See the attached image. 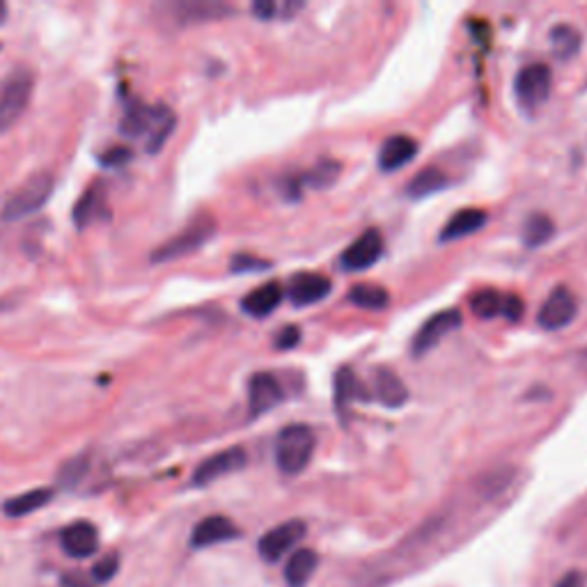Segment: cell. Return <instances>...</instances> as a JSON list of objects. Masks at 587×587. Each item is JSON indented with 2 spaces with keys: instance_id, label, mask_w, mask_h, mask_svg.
I'll return each mask as SVG.
<instances>
[{
  "instance_id": "6da1fadb",
  "label": "cell",
  "mask_w": 587,
  "mask_h": 587,
  "mask_svg": "<svg viewBox=\"0 0 587 587\" xmlns=\"http://www.w3.org/2000/svg\"><path fill=\"white\" fill-rule=\"evenodd\" d=\"M53 186H56V179H53L49 170H39L35 175H30L26 182L5 200L0 218H3L5 223H14L33 216L35 211H39L46 202H49Z\"/></svg>"
},
{
  "instance_id": "7a4b0ae2",
  "label": "cell",
  "mask_w": 587,
  "mask_h": 587,
  "mask_svg": "<svg viewBox=\"0 0 587 587\" xmlns=\"http://www.w3.org/2000/svg\"><path fill=\"white\" fill-rule=\"evenodd\" d=\"M35 74L28 67L12 69L0 85V133L17 124L33 99Z\"/></svg>"
},
{
  "instance_id": "3957f363",
  "label": "cell",
  "mask_w": 587,
  "mask_h": 587,
  "mask_svg": "<svg viewBox=\"0 0 587 587\" xmlns=\"http://www.w3.org/2000/svg\"><path fill=\"white\" fill-rule=\"evenodd\" d=\"M315 432L305 425H289L276 438V464L285 475H299L315 455Z\"/></svg>"
},
{
  "instance_id": "277c9868",
  "label": "cell",
  "mask_w": 587,
  "mask_h": 587,
  "mask_svg": "<svg viewBox=\"0 0 587 587\" xmlns=\"http://www.w3.org/2000/svg\"><path fill=\"white\" fill-rule=\"evenodd\" d=\"M216 234V221L211 216H198L186 225V230H182L175 237L168 239L166 244L159 246L152 253V262L161 264V262H172L179 260V257L191 255L195 250L202 248L207 241Z\"/></svg>"
},
{
  "instance_id": "5b68a950",
  "label": "cell",
  "mask_w": 587,
  "mask_h": 587,
  "mask_svg": "<svg viewBox=\"0 0 587 587\" xmlns=\"http://www.w3.org/2000/svg\"><path fill=\"white\" fill-rule=\"evenodd\" d=\"M551 85H553L551 69L542 65V62H532V65L523 67L521 72L516 74L514 95L526 111H535V108H539L546 99H549Z\"/></svg>"
},
{
  "instance_id": "8992f818",
  "label": "cell",
  "mask_w": 587,
  "mask_h": 587,
  "mask_svg": "<svg viewBox=\"0 0 587 587\" xmlns=\"http://www.w3.org/2000/svg\"><path fill=\"white\" fill-rule=\"evenodd\" d=\"M305 530H308V526H305V521L301 519L285 521L280 523V526L271 528L266 535H262L260 544H257V551H260L262 560L264 562L283 560L285 553L292 551L294 546L305 537Z\"/></svg>"
},
{
  "instance_id": "52a82bcc",
  "label": "cell",
  "mask_w": 587,
  "mask_h": 587,
  "mask_svg": "<svg viewBox=\"0 0 587 587\" xmlns=\"http://www.w3.org/2000/svg\"><path fill=\"white\" fill-rule=\"evenodd\" d=\"M578 315V301L569 287H555L539 308L537 322L546 331H560L569 326Z\"/></svg>"
},
{
  "instance_id": "ba28073f",
  "label": "cell",
  "mask_w": 587,
  "mask_h": 587,
  "mask_svg": "<svg viewBox=\"0 0 587 587\" xmlns=\"http://www.w3.org/2000/svg\"><path fill=\"white\" fill-rule=\"evenodd\" d=\"M285 390L271 372H255L248 381V411L250 418H260L264 413L283 402Z\"/></svg>"
},
{
  "instance_id": "9c48e42d",
  "label": "cell",
  "mask_w": 587,
  "mask_h": 587,
  "mask_svg": "<svg viewBox=\"0 0 587 587\" xmlns=\"http://www.w3.org/2000/svg\"><path fill=\"white\" fill-rule=\"evenodd\" d=\"M246 450L244 448H228L223 452H216V455H211L209 459L202 461V464L195 468L193 473V484L195 487H207V484L221 480V477L230 475V473H237L241 468L246 466Z\"/></svg>"
},
{
  "instance_id": "30bf717a",
  "label": "cell",
  "mask_w": 587,
  "mask_h": 587,
  "mask_svg": "<svg viewBox=\"0 0 587 587\" xmlns=\"http://www.w3.org/2000/svg\"><path fill=\"white\" fill-rule=\"evenodd\" d=\"M383 255V237L377 228L365 230L360 237L340 255L344 271H365L377 264Z\"/></svg>"
},
{
  "instance_id": "8fae6325",
  "label": "cell",
  "mask_w": 587,
  "mask_h": 587,
  "mask_svg": "<svg viewBox=\"0 0 587 587\" xmlns=\"http://www.w3.org/2000/svg\"><path fill=\"white\" fill-rule=\"evenodd\" d=\"M464 322L459 310H441L436 312L432 319H427L422 328L418 331L416 338H413V354L425 356L427 351H432L438 342H441L445 335L457 331V328Z\"/></svg>"
},
{
  "instance_id": "7c38bea8",
  "label": "cell",
  "mask_w": 587,
  "mask_h": 587,
  "mask_svg": "<svg viewBox=\"0 0 587 587\" xmlns=\"http://www.w3.org/2000/svg\"><path fill=\"white\" fill-rule=\"evenodd\" d=\"M60 546L69 558L83 560L99 549V530L90 521H76L60 532Z\"/></svg>"
},
{
  "instance_id": "4fadbf2b",
  "label": "cell",
  "mask_w": 587,
  "mask_h": 587,
  "mask_svg": "<svg viewBox=\"0 0 587 587\" xmlns=\"http://www.w3.org/2000/svg\"><path fill=\"white\" fill-rule=\"evenodd\" d=\"M108 216V193L106 184L101 179H95L88 189L78 198L76 207L72 211V221L78 230H85L88 225L97 223L99 218Z\"/></svg>"
},
{
  "instance_id": "5bb4252c",
  "label": "cell",
  "mask_w": 587,
  "mask_h": 587,
  "mask_svg": "<svg viewBox=\"0 0 587 587\" xmlns=\"http://www.w3.org/2000/svg\"><path fill=\"white\" fill-rule=\"evenodd\" d=\"M331 289V278L322 276V273H296V276L289 280L285 294L296 308H303V305L324 301L326 296L331 294Z\"/></svg>"
},
{
  "instance_id": "9a60e30c",
  "label": "cell",
  "mask_w": 587,
  "mask_h": 587,
  "mask_svg": "<svg viewBox=\"0 0 587 587\" xmlns=\"http://www.w3.org/2000/svg\"><path fill=\"white\" fill-rule=\"evenodd\" d=\"M239 535L241 532L237 526H234L232 519L221 514H214V516H207V519H202L198 526L193 528L191 546L193 549H209V546L237 539Z\"/></svg>"
},
{
  "instance_id": "2e32d148",
  "label": "cell",
  "mask_w": 587,
  "mask_h": 587,
  "mask_svg": "<svg viewBox=\"0 0 587 587\" xmlns=\"http://www.w3.org/2000/svg\"><path fill=\"white\" fill-rule=\"evenodd\" d=\"M283 299H285L283 285L276 283V280H271V283L255 287L253 292L244 296V301H241V310H244L248 317L264 319L269 317L280 303H283Z\"/></svg>"
},
{
  "instance_id": "e0dca14e",
  "label": "cell",
  "mask_w": 587,
  "mask_h": 587,
  "mask_svg": "<svg viewBox=\"0 0 587 587\" xmlns=\"http://www.w3.org/2000/svg\"><path fill=\"white\" fill-rule=\"evenodd\" d=\"M418 156V143L411 136H404V133H397V136H390L386 143L381 145L379 150V168L383 172H395L404 168L406 163L413 161Z\"/></svg>"
},
{
  "instance_id": "ac0fdd59",
  "label": "cell",
  "mask_w": 587,
  "mask_h": 587,
  "mask_svg": "<svg viewBox=\"0 0 587 587\" xmlns=\"http://www.w3.org/2000/svg\"><path fill=\"white\" fill-rule=\"evenodd\" d=\"M372 388L379 402L388 409H399L409 399V388L404 386V381L397 377L388 367H377L372 374Z\"/></svg>"
},
{
  "instance_id": "d6986e66",
  "label": "cell",
  "mask_w": 587,
  "mask_h": 587,
  "mask_svg": "<svg viewBox=\"0 0 587 587\" xmlns=\"http://www.w3.org/2000/svg\"><path fill=\"white\" fill-rule=\"evenodd\" d=\"M156 115H159V106H147V104H140V101L131 104L120 122L122 136L147 140L154 129Z\"/></svg>"
},
{
  "instance_id": "ffe728a7",
  "label": "cell",
  "mask_w": 587,
  "mask_h": 587,
  "mask_svg": "<svg viewBox=\"0 0 587 587\" xmlns=\"http://www.w3.org/2000/svg\"><path fill=\"white\" fill-rule=\"evenodd\" d=\"M487 225V214L482 209H461L455 216L445 223L441 230V241H455L461 237H468L477 230H482Z\"/></svg>"
},
{
  "instance_id": "44dd1931",
  "label": "cell",
  "mask_w": 587,
  "mask_h": 587,
  "mask_svg": "<svg viewBox=\"0 0 587 587\" xmlns=\"http://www.w3.org/2000/svg\"><path fill=\"white\" fill-rule=\"evenodd\" d=\"M319 567V555L312 549L296 551L285 565V583L289 587H305Z\"/></svg>"
},
{
  "instance_id": "7402d4cb",
  "label": "cell",
  "mask_w": 587,
  "mask_h": 587,
  "mask_svg": "<svg viewBox=\"0 0 587 587\" xmlns=\"http://www.w3.org/2000/svg\"><path fill=\"white\" fill-rule=\"evenodd\" d=\"M51 498H53V489H33V491L19 493V496L5 500L3 512L5 516L19 519V516H28L37 510H42L44 505H49Z\"/></svg>"
},
{
  "instance_id": "603a6c76",
  "label": "cell",
  "mask_w": 587,
  "mask_h": 587,
  "mask_svg": "<svg viewBox=\"0 0 587 587\" xmlns=\"http://www.w3.org/2000/svg\"><path fill=\"white\" fill-rule=\"evenodd\" d=\"M445 186H448V175H445L441 168L427 166L411 179L409 186H406V195L413 200H420V198H427V195L443 191Z\"/></svg>"
},
{
  "instance_id": "cb8c5ba5",
  "label": "cell",
  "mask_w": 587,
  "mask_h": 587,
  "mask_svg": "<svg viewBox=\"0 0 587 587\" xmlns=\"http://www.w3.org/2000/svg\"><path fill=\"white\" fill-rule=\"evenodd\" d=\"M347 299L363 310H383L388 308L390 294L386 287L374 283H360L349 289Z\"/></svg>"
},
{
  "instance_id": "d4e9b609",
  "label": "cell",
  "mask_w": 587,
  "mask_h": 587,
  "mask_svg": "<svg viewBox=\"0 0 587 587\" xmlns=\"http://www.w3.org/2000/svg\"><path fill=\"white\" fill-rule=\"evenodd\" d=\"M581 44V33H578L574 26H569V23H560V26H555L551 30V49L560 60L574 58L576 53L581 51Z\"/></svg>"
},
{
  "instance_id": "484cf974",
  "label": "cell",
  "mask_w": 587,
  "mask_h": 587,
  "mask_svg": "<svg viewBox=\"0 0 587 587\" xmlns=\"http://www.w3.org/2000/svg\"><path fill=\"white\" fill-rule=\"evenodd\" d=\"M175 124H177V117H175V113H172V108L159 104V115H156L154 129L150 133V138L145 140L147 152H152V154L161 152V147L168 143L172 131H175Z\"/></svg>"
},
{
  "instance_id": "4316f807",
  "label": "cell",
  "mask_w": 587,
  "mask_h": 587,
  "mask_svg": "<svg viewBox=\"0 0 587 587\" xmlns=\"http://www.w3.org/2000/svg\"><path fill=\"white\" fill-rule=\"evenodd\" d=\"M553 234H555V225L549 216L532 214L528 216L526 228H523V244L530 248L544 246L546 241H551Z\"/></svg>"
},
{
  "instance_id": "83f0119b",
  "label": "cell",
  "mask_w": 587,
  "mask_h": 587,
  "mask_svg": "<svg viewBox=\"0 0 587 587\" xmlns=\"http://www.w3.org/2000/svg\"><path fill=\"white\" fill-rule=\"evenodd\" d=\"M360 383L356 374L349 370V367H342V370L335 374V406H338V413H347L351 399L360 395Z\"/></svg>"
},
{
  "instance_id": "f1b7e54d",
  "label": "cell",
  "mask_w": 587,
  "mask_h": 587,
  "mask_svg": "<svg viewBox=\"0 0 587 587\" xmlns=\"http://www.w3.org/2000/svg\"><path fill=\"white\" fill-rule=\"evenodd\" d=\"M503 303H505V296L493 292V289H482V292L471 296V310L473 315L480 319L503 317Z\"/></svg>"
},
{
  "instance_id": "f546056e",
  "label": "cell",
  "mask_w": 587,
  "mask_h": 587,
  "mask_svg": "<svg viewBox=\"0 0 587 587\" xmlns=\"http://www.w3.org/2000/svg\"><path fill=\"white\" fill-rule=\"evenodd\" d=\"M340 170L342 166L338 161H322L317 163L310 172H305V175L301 177V184L305 182L308 186H312V189H326V186H331L335 179H338Z\"/></svg>"
},
{
  "instance_id": "4dcf8cb0",
  "label": "cell",
  "mask_w": 587,
  "mask_h": 587,
  "mask_svg": "<svg viewBox=\"0 0 587 587\" xmlns=\"http://www.w3.org/2000/svg\"><path fill=\"white\" fill-rule=\"evenodd\" d=\"M177 10L182 12V21L191 19V21H211L223 17V14L232 12L230 7L218 5V3H184L177 5Z\"/></svg>"
},
{
  "instance_id": "1f68e13d",
  "label": "cell",
  "mask_w": 587,
  "mask_h": 587,
  "mask_svg": "<svg viewBox=\"0 0 587 587\" xmlns=\"http://www.w3.org/2000/svg\"><path fill=\"white\" fill-rule=\"evenodd\" d=\"M88 468H90V461H88V457L78 455V457H72V459H69L67 464H62L60 473H58V482H60V487H65V489H74L76 484L83 480L85 473H88Z\"/></svg>"
},
{
  "instance_id": "d6a6232c",
  "label": "cell",
  "mask_w": 587,
  "mask_h": 587,
  "mask_svg": "<svg viewBox=\"0 0 587 587\" xmlns=\"http://www.w3.org/2000/svg\"><path fill=\"white\" fill-rule=\"evenodd\" d=\"M117 569H120V558H117L115 553L106 555V558H101L97 565L92 567V581L97 583L111 581V578L117 574Z\"/></svg>"
},
{
  "instance_id": "836d02e7",
  "label": "cell",
  "mask_w": 587,
  "mask_h": 587,
  "mask_svg": "<svg viewBox=\"0 0 587 587\" xmlns=\"http://www.w3.org/2000/svg\"><path fill=\"white\" fill-rule=\"evenodd\" d=\"M299 342H301V331L296 326L280 328L278 335H276V340H273V344H276V349H280V351L294 349Z\"/></svg>"
},
{
  "instance_id": "e575fe53",
  "label": "cell",
  "mask_w": 587,
  "mask_h": 587,
  "mask_svg": "<svg viewBox=\"0 0 587 587\" xmlns=\"http://www.w3.org/2000/svg\"><path fill=\"white\" fill-rule=\"evenodd\" d=\"M523 310H526V305L519 299V296L514 294H507L505 296V303H503V317L510 319V322H516L523 315Z\"/></svg>"
},
{
  "instance_id": "d590c367",
  "label": "cell",
  "mask_w": 587,
  "mask_h": 587,
  "mask_svg": "<svg viewBox=\"0 0 587 587\" xmlns=\"http://www.w3.org/2000/svg\"><path fill=\"white\" fill-rule=\"evenodd\" d=\"M266 266H269V262L255 260V257L250 255H237L232 262V271L241 273V271H253V269H266Z\"/></svg>"
},
{
  "instance_id": "8d00e7d4",
  "label": "cell",
  "mask_w": 587,
  "mask_h": 587,
  "mask_svg": "<svg viewBox=\"0 0 587 587\" xmlns=\"http://www.w3.org/2000/svg\"><path fill=\"white\" fill-rule=\"evenodd\" d=\"M131 159V150L127 147H113V150H108L104 156H101V161L106 163V166H122V163H127Z\"/></svg>"
},
{
  "instance_id": "74e56055",
  "label": "cell",
  "mask_w": 587,
  "mask_h": 587,
  "mask_svg": "<svg viewBox=\"0 0 587 587\" xmlns=\"http://www.w3.org/2000/svg\"><path fill=\"white\" fill-rule=\"evenodd\" d=\"M276 12H278V5L271 3V0H260V3L253 5L255 17H260L264 21H269V19L276 17Z\"/></svg>"
},
{
  "instance_id": "f35d334b",
  "label": "cell",
  "mask_w": 587,
  "mask_h": 587,
  "mask_svg": "<svg viewBox=\"0 0 587 587\" xmlns=\"http://www.w3.org/2000/svg\"><path fill=\"white\" fill-rule=\"evenodd\" d=\"M553 587H585V578L583 574H578V571H569V574L562 576Z\"/></svg>"
},
{
  "instance_id": "ab89813d",
  "label": "cell",
  "mask_w": 587,
  "mask_h": 587,
  "mask_svg": "<svg viewBox=\"0 0 587 587\" xmlns=\"http://www.w3.org/2000/svg\"><path fill=\"white\" fill-rule=\"evenodd\" d=\"M60 587H92V583L85 581L81 574H65L60 578Z\"/></svg>"
},
{
  "instance_id": "60d3db41",
  "label": "cell",
  "mask_w": 587,
  "mask_h": 587,
  "mask_svg": "<svg viewBox=\"0 0 587 587\" xmlns=\"http://www.w3.org/2000/svg\"><path fill=\"white\" fill-rule=\"evenodd\" d=\"M7 21V3L5 0H0V26Z\"/></svg>"
}]
</instances>
